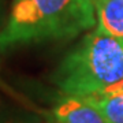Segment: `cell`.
Masks as SVG:
<instances>
[{
	"instance_id": "6da1fadb",
	"label": "cell",
	"mask_w": 123,
	"mask_h": 123,
	"mask_svg": "<svg viewBox=\"0 0 123 123\" xmlns=\"http://www.w3.org/2000/svg\"><path fill=\"white\" fill-rule=\"evenodd\" d=\"M96 22L92 0H12L0 29V51L73 40Z\"/></svg>"
},
{
	"instance_id": "7a4b0ae2",
	"label": "cell",
	"mask_w": 123,
	"mask_h": 123,
	"mask_svg": "<svg viewBox=\"0 0 123 123\" xmlns=\"http://www.w3.org/2000/svg\"><path fill=\"white\" fill-rule=\"evenodd\" d=\"M123 79V37L97 26L66 53L51 74L63 94L92 96Z\"/></svg>"
},
{
	"instance_id": "3957f363",
	"label": "cell",
	"mask_w": 123,
	"mask_h": 123,
	"mask_svg": "<svg viewBox=\"0 0 123 123\" xmlns=\"http://www.w3.org/2000/svg\"><path fill=\"white\" fill-rule=\"evenodd\" d=\"M57 123H110L101 111L86 97L64 94L51 111Z\"/></svg>"
},
{
	"instance_id": "277c9868",
	"label": "cell",
	"mask_w": 123,
	"mask_h": 123,
	"mask_svg": "<svg viewBox=\"0 0 123 123\" xmlns=\"http://www.w3.org/2000/svg\"><path fill=\"white\" fill-rule=\"evenodd\" d=\"M97 26L107 33L123 37V0H94Z\"/></svg>"
},
{
	"instance_id": "5b68a950",
	"label": "cell",
	"mask_w": 123,
	"mask_h": 123,
	"mask_svg": "<svg viewBox=\"0 0 123 123\" xmlns=\"http://www.w3.org/2000/svg\"><path fill=\"white\" fill-rule=\"evenodd\" d=\"M85 97L101 111L110 123H123V94H92Z\"/></svg>"
},
{
	"instance_id": "8992f818",
	"label": "cell",
	"mask_w": 123,
	"mask_h": 123,
	"mask_svg": "<svg viewBox=\"0 0 123 123\" xmlns=\"http://www.w3.org/2000/svg\"><path fill=\"white\" fill-rule=\"evenodd\" d=\"M0 123H40V119L23 110H7L0 112Z\"/></svg>"
},
{
	"instance_id": "52a82bcc",
	"label": "cell",
	"mask_w": 123,
	"mask_h": 123,
	"mask_svg": "<svg viewBox=\"0 0 123 123\" xmlns=\"http://www.w3.org/2000/svg\"><path fill=\"white\" fill-rule=\"evenodd\" d=\"M98 94H123V79L111 85L110 88H107L104 92L98 93Z\"/></svg>"
},
{
	"instance_id": "ba28073f",
	"label": "cell",
	"mask_w": 123,
	"mask_h": 123,
	"mask_svg": "<svg viewBox=\"0 0 123 123\" xmlns=\"http://www.w3.org/2000/svg\"><path fill=\"white\" fill-rule=\"evenodd\" d=\"M4 1H6V0H0V19H1V15H3V7H4Z\"/></svg>"
},
{
	"instance_id": "9c48e42d",
	"label": "cell",
	"mask_w": 123,
	"mask_h": 123,
	"mask_svg": "<svg viewBox=\"0 0 123 123\" xmlns=\"http://www.w3.org/2000/svg\"><path fill=\"white\" fill-rule=\"evenodd\" d=\"M48 123H57V122H55L53 119H51V120H48Z\"/></svg>"
},
{
	"instance_id": "30bf717a",
	"label": "cell",
	"mask_w": 123,
	"mask_h": 123,
	"mask_svg": "<svg viewBox=\"0 0 123 123\" xmlns=\"http://www.w3.org/2000/svg\"><path fill=\"white\" fill-rule=\"evenodd\" d=\"M92 1H94V0H92Z\"/></svg>"
}]
</instances>
